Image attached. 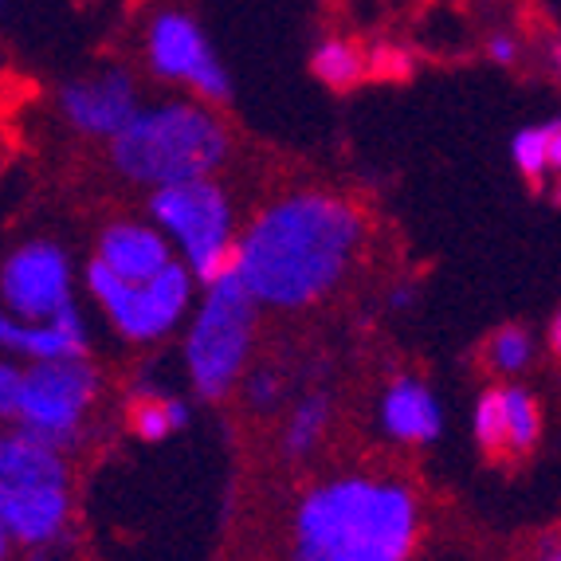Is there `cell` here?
Returning <instances> with one entry per match:
<instances>
[{"instance_id":"cell-1","label":"cell","mask_w":561,"mask_h":561,"mask_svg":"<svg viewBox=\"0 0 561 561\" xmlns=\"http://www.w3.org/2000/svg\"><path fill=\"white\" fill-rule=\"evenodd\" d=\"M365 236L354 201L302 188L255 213L236 240V272L260 307L299 310L346 279Z\"/></svg>"},{"instance_id":"cell-2","label":"cell","mask_w":561,"mask_h":561,"mask_svg":"<svg viewBox=\"0 0 561 561\" xmlns=\"http://www.w3.org/2000/svg\"><path fill=\"white\" fill-rule=\"evenodd\" d=\"M416 538L421 503L397 479H327L295 511V561H409Z\"/></svg>"},{"instance_id":"cell-3","label":"cell","mask_w":561,"mask_h":561,"mask_svg":"<svg viewBox=\"0 0 561 561\" xmlns=\"http://www.w3.org/2000/svg\"><path fill=\"white\" fill-rule=\"evenodd\" d=\"M111 165L134 185H181L213 178L232 158V130L201 99H165L141 106L111 141Z\"/></svg>"},{"instance_id":"cell-4","label":"cell","mask_w":561,"mask_h":561,"mask_svg":"<svg viewBox=\"0 0 561 561\" xmlns=\"http://www.w3.org/2000/svg\"><path fill=\"white\" fill-rule=\"evenodd\" d=\"M0 523L20 546H59L71 523L64 451L24 428L0 432Z\"/></svg>"},{"instance_id":"cell-5","label":"cell","mask_w":561,"mask_h":561,"mask_svg":"<svg viewBox=\"0 0 561 561\" xmlns=\"http://www.w3.org/2000/svg\"><path fill=\"white\" fill-rule=\"evenodd\" d=\"M255 307L260 302L243 287L236 267L205 287V302H201L185 337L188 385L201 401H220L240 381L243 362L252 354Z\"/></svg>"},{"instance_id":"cell-6","label":"cell","mask_w":561,"mask_h":561,"mask_svg":"<svg viewBox=\"0 0 561 561\" xmlns=\"http://www.w3.org/2000/svg\"><path fill=\"white\" fill-rule=\"evenodd\" d=\"M153 225L185 252L188 272L197 283H213L236 267L232 240V201L216 178L161 185L150 197Z\"/></svg>"},{"instance_id":"cell-7","label":"cell","mask_w":561,"mask_h":561,"mask_svg":"<svg viewBox=\"0 0 561 561\" xmlns=\"http://www.w3.org/2000/svg\"><path fill=\"white\" fill-rule=\"evenodd\" d=\"M146 71L169 87H185L193 99L225 106L232 99V76L208 44L201 20L185 9H158L141 32Z\"/></svg>"},{"instance_id":"cell-8","label":"cell","mask_w":561,"mask_h":561,"mask_svg":"<svg viewBox=\"0 0 561 561\" xmlns=\"http://www.w3.org/2000/svg\"><path fill=\"white\" fill-rule=\"evenodd\" d=\"M193 283H197V275L188 272V263L178 260L161 275H153L150 283L122 279L99 260L87 267V287H91L94 302L106 310L114 330L130 342H158L178 327L185 319L188 299H193Z\"/></svg>"},{"instance_id":"cell-9","label":"cell","mask_w":561,"mask_h":561,"mask_svg":"<svg viewBox=\"0 0 561 561\" xmlns=\"http://www.w3.org/2000/svg\"><path fill=\"white\" fill-rule=\"evenodd\" d=\"M99 393V374L83 357H51L36 362L24 374V397H20L16 428L36 440L67 451L83 436V416Z\"/></svg>"},{"instance_id":"cell-10","label":"cell","mask_w":561,"mask_h":561,"mask_svg":"<svg viewBox=\"0 0 561 561\" xmlns=\"http://www.w3.org/2000/svg\"><path fill=\"white\" fill-rule=\"evenodd\" d=\"M0 307L24 322H47L71 307V267L56 243H24L0 267Z\"/></svg>"},{"instance_id":"cell-11","label":"cell","mask_w":561,"mask_h":561,"mask_svg":"<svg viewBox=\"0 0 561 561\" xmlns=\"http://www.w3.org/2000/svg\"><path fill=\"white\" fill-rule=\"evenodd\" d=\"M141 111V91L130 67L106 64L59 87V114L83 138L111 141Z\"/></svg>"},{"instance_id":"cell-12","label":"cell","mask_w":561,"mask_h":561,"mask_svg":"<svg viewBox=\"0 0 561 561\" xmlns=\"http://www.w3.org/2000/svg\"><path fill=\"white\" fill-rule=\"evenodd\" d=\"M0 350L51 362V357H83L87 350V327L79 319L76 302L64 307L56 319L47 322H24L0 307Z\"/></svg>"},{"instance_id":"cell-13","label":"cell","mask_w":561,"mask_h":561,"mask_svg":"<svg viewBox=\"0 0 561 561\" xmlns=\"http://www.w3.org/2000/svg\"><path fill=\"white\" fill-rule=\"evenodd\" d=\"M99 263H106L122 279L150 283L173 263V252H169V236L161 228L118 220L99 236Z\"/></svg>"},{"instance_id":"cell-14","label":"cell","mask_w":561,"mask_h":561,"mask_svg":"<svg viewBox=\"0 0 561 561\" xmlns=\"http://www.w3.org/2000/svg\"><path fill=\"white\" fill-rule=\"evenodd\" d=\"M381 428L401 444H436L444 432V412L440 401L432 397V389L421 377H397L381 397Z\"/></svg>"},{"instance_id":"cell-15","label":"cell","mask_w":561,"mask_h":561,"mask_svg":"<svg viewBox=\"0 0 561 561\" xmlns=\"http://www.w3.org/2000/svg\"><path fill=\"white\" fill-rule=\"evenodd\" d=\"M310 76L330 91L346 94L369 79V56L346 36H327L310 51Z\"/></svg>"},{"instance_id":"cell-16","label":"cell","mask_w":561,"mask_h":561,"mask_svg":"<svg viewBox=\"0 0 561 561\" xmlns=\"http://www.w3.org/2000/svg\"><path fill=\"white\" fill-rule=\"evenodd\" d=\"M126 421H130V432L138 440L146 444H158L169 440L173 432H181L188 424V404L178 401V397H165V393H138L126 409Z\"/></svg>"},{"instance_id":"cell-17","label":"cell","mask_w":561,"mask_h":561,"mask_svg":"<svg viewBox=\"0 0 561 561\" xmlns=\"http://www.w3.org/2000/svg\"><path fill=\"white\" fill-rule=\"evenodd\" d=\"M506 409V456L526 459L538 440H542V404L526 385H506L503 389Z\"/></svg>"},{"instance_id":"cell-18","label":"cell","mask_w":561,"mask_h":561,"mask_svg":"<svg viewBox=\"0 0 561 561\" xmlns=\"http://www.w3.org/2000/svg\"><path fill=\"white\" fill-rule=\"evenodd\" d=\"M330 424V397L327 393H310L299 401V409L290 412L287 428H283V459H307L310 451L319 448L322 432Z\"/></svg>"},{"instance_id":"cell-19","label":"cell","mask_w":561,"mask_h":561,"mask_svg":"<svg viewBox=\"0 0 561 561\" xmlns=\"http://www.w3.org/2000/svg\"><path fill=\"white\" fill-rule=\"evenodd\" d=\"M483 357H486V369L499 377H518L530 369L534 362V334L518 322L511 327H499L495 334L486 337L483 346Z\"/></svg>"},{"instance_id":"cell-20","label":"cell","mask_w":561,"mask_h":561,"mask_svg":"<svg viewBox=\"0 0 561 561\" xmlns=\"http://www.w3.org/2000/svg\"><path fill=\"white\" fill-rule=\"evenodd\" d=\"M511 161L523 173L530 188H546L550 181V141H546V122L542 126H523L511 141Z\"/></svg>"},{"instance_id":"cell-21","label":"cell","mask_w":561,"mask_h":561,"mask_svg":"<svg viewBox=\"0 0 561 561\" xmlns=\"http://www.w3.org/2000/svg\"><path fill=\"white\" fill-rule=\"evenodd\" d=\"M476 444L486 456H506V409H503V389H486L476 401Z\"/></svg>"},{"instance_id":"cell-22","label":"cell","mask_w":561,"mask_h":561,"mask_svg":"<svg viewBox=\"0 0 561 561\" xmlns=\"http://www.w3.org/2000/svg\"><path fill=\"white\" fill-rule=\"evenodd\" d=\"M243 393H248L252 409L267 412V409H275V404H279L283 385H279V377H275V369H255V374H248V385H243Z\"/></svg>"},{"instance_id":"cell-23","label":"cell","mask_w":561,"mask_h":561,"mask_svg":"<svg viewBox=\"0 0 561 561\" xmlns=\"http://www.w3.org/2000/svg\"><path fill=\"white\" fill-rule=\"evenodd\" d=\"M369 76L377 79H409L412 76V59L404 47H377L369 51Z\"/></svg>"},{"instance_id":"cell-24","label":"cell","mask_w":561,"mask_h":561,"mask_svg":"<svg viewBox=\"0 0 561 561\" xmlns=\"http://www.w3.org/2000/svg\"><path fill=\"white\" fill-rule=\"evenodd\" d=\"M20 397H24V369L0 362V421H16Z\"/></svg>"},{"instance_id":"cell-25","label":"cell","mask_w":561,"mask_h":561,"mask_svg":"<svg viewBox=\"0 0 561 561\" xmlns=\"http://www.w3.org/2000/svg\"><path fill=\"white\" fill-rule=\"evenodd\" d=\"M483 51H486V59L499 67H518V59H523V44H518L515 32H491Z\"/></svg>"},{"instance_id":"cell-26","label":"cell","mask_w":561,"mask_h":561,"mask_svg":"<svg viewBox=\"0 0 561 561\" xmlns=\"http://www.w3.org/2000/svg\"><path fill=\"white\" fill-rule=\"evenodd\" d=\"M546 141H550V178L561 181V118L546 122Z\"/></svg>"},{"instance_id":"cell-27","label":"cell","mask_w":561,"mask_h":561,"mask_svg":"<svg viewBox=\"0 0 561 561\" xmlns=\"http://www.w3.org/2000/svg\"><path fill=\"white\" fill-rule=\"evenodd\" d=\"M546 64H550L553 79L561 83V36H550V39H546Z\"/></svg>"},{"instance_id":"cell-28","label":"cell","mask_w":561,"mask_h":561,"mask_svg":"<svg viewBox=\"0 0 561 561\" xmlns=\"http://www.w3.org/2000/svg\"><path fill=\"white\" fill-rule=\"evenodd\" d=\"M546 342H550V354L561 362V310L550 319V334H546Z\"/></svg>"},{"instance_id":"cell-29","label":"cell","mask_w":561,"mask_h":561,"mask_svg":"<svg viewBox=\"0 0 561 561\" xmlns=\"http://www.w3.org/2000/svg\"><path fill=\"white\" fill-rule=\"evenodd\" d=\"M9 553H12V534L9 526L0 523V561H9Z\"/></svg>"},{"instance_id":"cell-30","label":"cell","mask_w":561,"mask_h":561,"mask_svg":"<svg viewBox=\"0 0 561 561\" xmlns=\"http://www.w3.org/2000/svg\"><path fill=\"white\" fill-rule=\"evenodd\" d=\"M534 561H561V542H558V546H550V550H542Z\"/></svg>"},{"instance_id":"cell-31","label":"cell","mask_w":561,"mask_h":561,"mask_svg":"<svg viewBox=\"0 0 561 561\" xmlns=\"http://www.w3.org/2000/svg\"><path fill=\"white\" fill-rule=\"evenodd\" d=\"M0 9H4V0H0Z\"/></svg>"}]
</instances>
